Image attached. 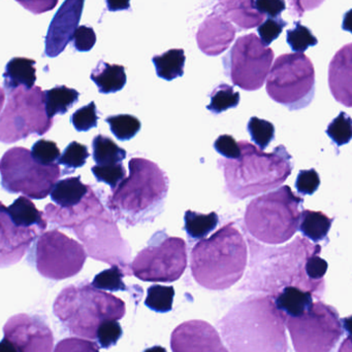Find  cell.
Instances as JSON below:
<instances>
[{
  "instance_id": "30",
  "label": "cell",
  "mask_w": 352,
  "mask_h": 352,
  "mask_svg": "<svg viewBox=\"0 0 352 352\" xmlns=\"http://www.w3.org/2000/svg\"><path fill=\"white\" fill-rule=\"evenodd\" d=\"M185 61V52L182 49L169 50L152 58L158 78L169 82L183 76Z\"/></svg>"
},
{
  "instance_id": "5",
  "label": "cell",
  "mask_w": 352,
  "mask_h": 352,
  "mask_svg": "<svg viewBox=\"0 0 352 352\" xmlns=\"http://www.w3.org/2000/svg\"><path fill=\"white\" fill-rule=\"evenodd\" d=\"M238 146L241 150L238 160L217 161L231 202L276 190L293 173V157L284 146H276L270 154L244 140Z\"/></svg>"
},
{
  "instance_id": "55",
  "label": "cell",
  "mask_w": 352,
  "mask_h": 352,
  "mask_svg": "<svg viewBox=\"0 0 352 352\" xmlns=\"http://www.w3.org/2000/svg\"><path fill=\"white\" fill-rule=\"evenodd\" d=\"M0 352H18L16 346L6 338L0 341Z\"/></svg>"
},
{
  "instance_id": "51",
  "label": "cell",
  "mask_w": 352,
  "mask_h": 352,
  "mask_svg": "<svg viewBox=\"0 0 352 352\" xmlns=\"http://www.w3.org/2000/svg\"><path fill=\"white\" fill-rule=\"evenodd\" d=\"M254 6L260 14L270 18L280 16L287 8L285 0H254Z\"/></svg>"
},
{
  "instance_id": "12",
  "label": "cell",
  "mask_w": 352,
  "mask_h": 352,
  "mask_svg": "<svg viewBox=\"0 0 352 352\" xmlns=\"http://www.w3.org/2000/svg\"><path fill=\"white\" fill-rule=\"evenodd\" d=\"M283 316L296 352H332L344 333L338 311L324 302L299 318Z\"/></svg>"
},
{
  "instance_id": "7",
  "label": "cell",
  "mask_w": 352,
  "mask_h": 352,
  "mask_svg": "<svg viewBox=\"0 0 352 352\" xmlns=\"http://www.w3.org/2000/svg\"><path fill=\"white\" fill-rule=\"evenodd\" d=\"M53 312L70 334L95 340L99 324L105 320H121L126 307L119 298L85 281L64 287L54 302Z\"/></svg>"
},
{
  "instance_id": "29",
  "label": "cell",
  "mask_w": 352,
  "mask_h": 352,
  "mask_svg": "<svg viewBox=\"0 0 352 352\" xmlns=\"http://www.w3.org/2000/svg\"><path fill=\"white\" fill-rule=\"evenodd\" d=\"M80 93L65 86H57L43 92L45 113L50 119L57 115H64L68 109L78 102Z\"/></svg>"
},
{
  "instance_id": "6",
  "label": "cell",
  "mask_w": 352,
  "mask_h": 352,
  "mask_svg": "<svg viewBox=\"0 0 352 352\" xmlns=\"http://www.w3.org/2000/svg\"><path fill=\"white\" fill-rule=\"evenodd\" d=\"M248 264V244L235 223L200 240L190 254L194 280L207 289L223 291L241 280Z\"/></svg>"
},
{
  "instance_id": "34",
  "label": "cell",
  "mask_w": 352,
  "mask_h": 352,
  "mask_svg": "<svg viewBox=\"0 0 352 352\" xmlns=\"http://www.w3.org/2000/svg\"><path fill=\"white\" fill-rule=\"evenodd\" d=\"M105 122L109 124L112 133L121 142L134 138L142 127L140 120L130 115L111 116Z\"/></svg>"
},
{
  "instance_id": "44",
  "label": "cell",
  "mask_w": 352,
  "mask_h": 352,
  "mask_svg": "<svg viewBox=\"0 0 352 352\" xmlns=\"http://www.w3.org/2000/svg\"><path fill=\"white\" fill-rule=\"evenodd\" d=\"M70 121L74 129L79 132L89 131L92 128L96 127L97 121H99L96 105L92 101L86 107L78 109L76 113H72Z\"/></svg>"
},
{
  "instance_id": "52",
  "label": "cell",
  "mask_w": 352,
  "mask_h": 352,
  "mask_svg": "<svg viewBox=\"0 0 352 352\" xmlns=\"http://www.w3.org/2000/svg\"><path fill=\"white\" fill-rule=\"evenodd\" d=\"M324 0H289V14L293 18H302L306 12L320 8Z\"/></svg>"
},
{
  "instance_id": "38",
  "label": "cell",
  "mask_w": 352,
  "mask_h": 352,
  "mask_svg": "<svg viewBox=\"0 0 352 352\" xmlns=\"http://www.w3.org/2000/svg\"><path fill=\"white\" fill-rule=\"evenodd\" d=\"M247 129L251 136L252 142L260 150H266L269 144L274 140V125L266 120L252 117L248 122Z\"/></svg>"
},
{
  "instance_id": "10",
  "label": "cell",
  "mask_w": 352,
  "mask_h": 352,
  "mask_svg": "<svg viewBox=\"0 0 352 352\" xmlns=\"http://www.w3.org/2000/svg\"><path fill=\"white\" fill-rule=\"evenodd\" d=\"M8 93V102L0 115V142L14 144L30 135H43L51 129L53 119L45 113L39 87L20 86Z\"/></svg>"
},
{
  "instance_id": "16",
  "label": "cell",
  "mask_w": 352,
  "mask_h": 352,
  "mask_svg": "<svg viewBox=\"0 0 352 352\" xmlns=\"http://www.w3.org/2000/svg\"><path fill=\"white\" fill-rule=\"evenodd\" d=\"M3 334L18 352H53V332L41 316L16 314L4 324Z\"/></svg>"
},
{
  "instance_id": "1",
  "label": "cell",
  "mask_w": 352,
  "mask_h": 352,
  "mask_svg": "<svg viewBox=\"0 0 352 352\" xmlns=\"http://www.w3.org/2000/svg\"><path fill=\"white\" fill-rule=\"evenodd\" d=\"M247 241L249 269L239 289L262 293L273 299L287 287H299L318 299L324 296V281H312L305 272L308 258L322 252L320 245L301 237L281 248L260 245L249 237Z\"/></svg>"
},
{
  "instance_id": "24",
  "label": "cell",
  "mask_w": 352,
  "mask_h": 352,
  "mask_svg": "<svg viewBox=\"0 0 352 352\" xmlns=\"http://www.w3.org/2000/svg\"><path fill=\"white\" fill-rule=\"evenodd\" d=\"M277 309L285 316L299 318L313 304V295L296 287H287L274 298Z\"/></svg>"
},
{
  "instance_id": "9",
  "label": "cell",
  "mask_w": 352,
  "mask_h": 352,
  "mask_svg": "<svg viewBox=\"0 0 352 352\" xmlns=\"http://www.w3.org/2000/svg\"><path fill=\"white\" fill-rule=\"evenodd\" d=\"M266 82L269 96L289 111L309 107L315 95V70L304 53L279 56L272 64Z\"/></svg>"
},
{
  "instance_id": "19",
  "label": "cell",
  "mask_w": 352,
  "mask_h": 352,
  "mask_svg": "<svg viewBox=\"0 0 352 352\" xmlns=\"http://www.w3.org/2000/svg\"><path fill=\"white\" fill-rule=\"evenodd\" d=\"M37 234L34 228L17 227L10 219L8 207L0 202V268L20 262L32 245Z\"/></svg>"
},
{
  "instance_id": "21",
  "label": "cell",
  "mask_w": 352,
  "mask_h": 352,
  "mask_svg": "<svg viewBox=\"0 0 352 352\" xmlns=\"http://www.w3.org/2000/svg\"><path fill=\"white\" fill-rule=\"evenodd\" d=\"M352 45L341 47L329 68V85L334 98L341 104L351 107Z\"/></svg>"
},
{
  "instance_id": "15",
  "label": "cell",
  "mask_w": 352,
  "mask_h": 352,
  "mask_svg": "<svg viewBox=\"0 0 352 352\" xmlns=\"http://www.w3.org/2000/svg\"><path fill=\"white\" fill-rule=\"evenodd\" d=\"M274 57V51L265 45L258 35H244L222 58L225 76L243 90H260L266 82Z\"/></svg>"
},
{
  "instance_id": "53",
  "label": "cell",
  "mask_w": 352,
  "mask_h": 352,
  "mask_svg": "<svg viewBox=\"0 0 352 352\" xmlns=\"http://www.w3.org/2000/svg\"><path fill=\"white\" fill-rule=\"evenodd\" d=\"M25 10L34 14H41L53 10L59 0H16Z\"/></svg>"
},
{
  "instance_id": "40",
  "label": "cell",
  "mask_w": 352,
  "mask_h": 352,
  "mask_svg": "<svg viewBox=\"0 0 352 352\" xmlns=\"http://www.w3.org/2000/svg\"><path fill=\"white\" fill-rule=\"evenodd\" d=\"M88 157V148L86 146L72 142L64 150L63 154L60 155L57 162L58 165H63L66 168L74 170L84 166Z\"/></svg>"
},
{
  "instance_id": "39",
  "label": "cell",
  "mask_w": 352,
  "mask_h": 352,
  "mask_svg": "<svg viewBox=\"0 0 352 352\" xmlns=\"http://www.w3.org/2000/svg\"><path fill=\"white\" fill-rule=\"evenodd\" d=\"M327 134L337 146L349 144L352 138L351 118L342 111L328 126Z\"/></svg>"
},
{
  "instance_id": "8",
  "label": "cell",
  "mask_w": 352,
  "mask_h": 352,
  "mask_svg": "<svg viewBox=\"0 0 352 352\" xmlns=\"http://www.w3.org/2000/svg\"><path fill=\"white\" fill-rule=\"evenodd\" d=\"M304 199L289 186H279L248 203L244 226L250 236L270 245L289 242L299 229Z\"/></svg>"
},
{
  "instance_id": "56",
  "label": "cell",
  "mask_w": 352,
  "mask_h": 352,
  "mask_svg": "<svg viewBox=\"0 0 352 352\" xmlns=\"http://www.w3.org/2000/svg\"><path fill=\"white\" fill-rule=\"evenodd\" d=\"M144 352H167L165 347L161 346H153L150 349H147Z\"/></svg>"
},
{
  "instance_id": "33",
  "label": "cell",
  "mask_w": 352,
  "mask_h": 352,
  "mask_svg": "<svg viewBox=\"0 0 352 352\" xmlns=\"http://www.w3.org/2000/svg\"><path fill=\"white\" fill-rule=\"evenodd\" d=\"M209 97L211 101L207 109L214 115L235 109L240 103L239 92H236L233 87L227 84L218 85Z\"/></svg>"
},
{
  "instance_id": "27",
  "label": "cell",
  "mask_w": 352,
  "mask_h": 352,
  "mask_svg": "<svg viewBox=\"0 0 352 352\" xmlns=\"http://www.w3.org/2000/svg\"><path fill=\"white\" fill-rule=\"evenodd\" d=\"M89 186L83 184L80 176L68 177L65 179L58 180L52 188L51 199L61 208H70L76 206L83 200Z\"/></svg>"
},
{
  "instance_id": "37",
  "label": "cell",
  "mask_w": 352,
  "mask_h": 352,
  "mask_svg": "<svg viewBox=\"0 0 352 352\" xmlns=\"http://www.w3.org/2000/svg\"><path fill=\"white\" fill-rule=\"evenodd\" d=\"M287 41L293 53H304L310 47L318 45V41L309 28L300 21L295 23L293 29L287 31Z\"/></svg>"
},
{
  "instance_id": "4",
  "label": "cell",
  "mask_w": 352,
  "mask_h": 352,
  "mask_svg": "<svg viewBox=\"0 0 352 352\" xmlns=\"http://www.w3.org/2000/svg\"><path fill=\"white\" fill-rule=\"evenodd\" d=\"M126 176L107 197V206L116 221L127 227L153 223L163 211L169 180L158 165L144 158H132Z\"/></svg>"
},
{
  "instance_id": "48",
  "label": "cell",
  "mask_w": 352,
  "mask_h": 352,
  "mask_svg": "<svg viewBox=\"0 0 352 352\" xmlns=\"http://www.w3.org/2000/svg\"><path fill=\"white\" fill-rule=\"evenodd\" d=\"M214 148L218 154L229 160H238L241 157L238 142L231 135H220L214 142Z\"/></svg>"
},
{
  "instance_id": "45",
  "label": "cell",
  "mask_w": 352,
  "mask_h": 352,
  "mask_svg": "<svg viewBox=\"0 0 352 352\" xmlns=\"http://www.w3.org/2000/svg\"><path fill=\"white\" fill-rule=\"evenodd\" d=\"M287 21L283 20L281 16L270 18L269 16L262 24L258 26V32L260 39L265 45L269 47L275 39L278 38L279 35L282 33L283 29L287 27Z\"/></svg>"
},
{
  "instance_id": "31",
  "label": "cell",
  "mask_w": 352,
  "mask_h": 352,
  "mask_svg": "<svg viewBox=\"0 0 352 352\" xmlns=\"http://www.w3.org/2000/svg\"><path fill=\"white\" fill-rule=\"evenodd\" d=\"M184 230L187 233L189 241H200L208 237L209 234L216 229L219 223V217L216 212L203 214L196 211L187 210L184 215Z\"/></svg>"
},
{
  "instance_id": "3",
  "label": "cell",
  "mask_w": 352,
  "mask_h": 352,
  "mask_svg": "<svg viewBox=\"0 0 352 352\" xmlns=\"http://www.w3.org/2000/svg\"><path fill=\"white\" fill-rule=\"evenodd\" d=\"M229 352H287L284 316L270 296H252L217 322Z\"/></svg>"
},
{
  "instance_id": "25",
  "label": "cell",
  "mask_w": 352,
  "mask_h": 352,
  "mask_svg": "<svg viewBox=\"0 0 352 352\" xmlns=\"http://www.w3.org/2000/svg\"><path fill=\"white\" fill-rule=\"evenodd\" d=\"M90 78L101 94H111L122 90L127 80L123 66L117 64L112 65L103 60L92 70Z\"/></svg>"
},
{
  "instance_id": "43",
  "label": "cell",
  "mask_w": 352,
  "mask_h": 352,
  "mask_svg": "<svg viewBox=\"0 0 352 352\" xmlns=\"http://www.w3.org/2000/svg\"><path fill=\"white\" fill-rule=\"evenodd\" d=\"M31 156L39 164H55L60 157V150L55 142L41 140L33 144L30 151Z\"/></svg>"
},
{
  "instance_id": "26",
  "label": "cell",
  "mask_w": 352,
  "mask_h": 352,
  "mask_svg": "<svg viewBox=\"0 0 352 352\" xmlns=\"http://www.w3.org/2000/svg\"><path fill=\"white\" fill-rule=\"evenodd\" d=\"M12 223L19 228L37 227L39 232L47 229V221L43 219V212L39 210L33 204L32 201L27 197L21 196L8 207Z\"/></svg>"
},
{
  "instance_id": "41",
  "label": "cell",
  "mask_w": 352,
  "mask_h": 352,
  "mask_svg": "<svg viewBox=\"0 0 352 352\" xmlns=\"http://www.w3.org/2000/svg\"><path fill=\"white\" fill-rule=\"evenodd\" d=\"M93 175L99 182L107 184L111 190L117 188L118 184L126 177V170L122 163L112 165H95L91 169Z\"/></svg>"
},
{
  "instance_id": "32",
  "label": "cell",
  "mask_w": 352,
  "mask_h": 352,
  "mask_svg": "<svg viewBox=\"0 0 352 352\" xmlns=\"http://www.w3.org/2000/svg\"><path fill=\"white\" fill-rule=\"evenodd\" d=\"M93 159L97 165H112L122 163L126 158V151L118 146L107 136H95L92 142Z\"/></svg>"
},
{
  "instance_id": "14",
  "label": "cell",
  "mask_w": 352,
  "mask_h": 352,
  "mask_svg": "<svg viewBox=\"0 0 352 352\" xmlns=\"http://www.w3.org/2000/svg\"><path fill=\"white\" fill-rule=\"evenodd\" d=\"M31 248L29 262L41 276L52 280L74 276L86 262L85 248L57 229L41 233L35 238Z\"/></svg>"
},
{
  "instance_id": "36",
  "label": "cell",
  "mask_w": 352,
  "mask_h": 352,
  "mask_svg": "<svg viewBox=\"0 0 352 352\" xmlns=\"http://www.w3.org/2000/svg\"><path fill=\"white\" fill-rule=\"evenodd\" d=\"M123 271L117 266H112L111 268L99 273L92 280L93 287L101 291L109 292H125L128 291L123 281Z\"/></svg>"
},
{
  "instance_id": "57",
  "label": "cell",
  "mask_w": 352,
  "mask_h": 352,
  "mask_svg": "<svg viewBox=\"0 0 352 352\" xmlns=\"http://www.w3.org/2000/svg\"><path fill=\"white\" fill-rule=\"evenodd\" d=\"M4 101H6V92L3 89L0 88V113H1L2 107H3Z\"/></svg>"
},
{
  "instance_id": "23",
  "label": "cell",
  "mask_w": 352,
  "mask_h": 352,
  "mask_svg": "<svg viewBox=\"0 0 352 352\" xmlns=\"http://www.w3.org/2000/svg\"><path fill=\"white\" fill-rule=\"evenodd\" d=\"M37 62L28 58L16 57L8 62L3 74V86L8 92L23 86L27 89L34 87L37 82Z\"/></svg>"
},
{
  "instance_id": "2",
  "label": "cell",
  "mask_w": 352,
  "mask_h": 352,
  "mask_svg": "<svg viewBox=\"0 0 352 352\" xmlns=\"http://www.w3.org/2000/svg\"><path fill=\"white\" fill-rule=\"evenodd\" d=\"M45 214L55 227L70 229L83 242L87 256L117 266L132 276V248L122 238L116 219L89 186L88 192L76 206L61 208L48 204Z\"/></svg>"
},
{
  "instance_id": "46",
  "label": "cell",
  "mask_w": 352,
  "mask_h": 352,
  "mask_svg": "<svg viewBox=\"0 0 352 352\" xmlns=\"http://www.w3.org/2000/svg\"><path fill=\"white\" fill-rule=\"evenodd\" d=\"M99 347L92 340L72 337L59 341L54 352H99Z\"/></svg>"
},
{
  "instance_id": "22",
  "label": "cell",
  "mask_w": 352,
  "mask_h": 352,
  "mask_svg": "<svg viewBox=\"0 0 352 352\" xmlns=\"http://www.w3.org/2000/svg\"><path fill=\"white\" fill-rule=\"evenodd\" d=\"M215 8L237 26V30L254 28L265 21L264 14L256 10L254 0H218Z\"/></svg>"
},
{
  "instance_id": "20",
  "label": "cell",
  "mask_w": 352,
  "mask_h": 352,
  "mask_svg": "<svg viewBox=\"0 0 352 352\" xmlns=\"http://www.w3.org/2000/svg\"><path fill=\"white\" fill-rule=\"evenodd\" d=\"M235 25L216 8L198 27L196 38L198 49L209 57H216L231 47L236 38Z\"/></svg>"
},
{
  "instance_id": "35",
  "label": "cell",
  "mask_w": 352,
  "mask_h": 352,
  "mask_svg": "<svg viewBox=\"0 0 352 352\" xmlns=\"http://www.w3.org/2000/svg\"><path fill=\"white\" fill-rule=\"evenodd\" d=\"M174 297H175V289L173 287L151 285L147 291L145 304L153 311L165 314L171 311L173 308Z\"/></svg>"
},
{
  "instance_id": "49",
  "label": "cell",
  "mask_w": 352,
  "mask_h": 352,
  "mask_svg": "<svg viewBox=\"0 0 352 352\" xmlns=\"http://www.w3.org/2000/svg\"><path fill=\"white\" fill-rule=\"evenodd\" d=\"M74 47L79 52H89L96 43V35L91 27L79 26L74 31Z\"/></svg>"
},
{
  "instance_id": "17",
  "label": "cell",
  "mask_w": 352,
  "mask_h": 352,
  "mask_svg": "<svg viewBox=\"0 0 352 352\" xmlns=\"http://www.w3.org/2000/svg\"><path fill=\"white\" fill-rule=\"evenodd\" d=\"M173 352H229L214 327L204 320L183 322L171 337Z\"/></svg>"
},
{
  "instance_id": "54",
  "label": "cell",
  "mask_w": 352,
  "mask_h": 352,
  "mask_svg": "<svg viewBox=\"0 0 352 352\" xmlns=\"http://www.w3.org/2000/svg\"><path fill=\"white\" fill-rule=\"evenodd\" d=\"M105 2L110 12H119L130 8V0H105Z\"/></svg>"
},
{
  "instance_id": "42",
  "label": "cell",
  "mask_w": 352,
  "mask_h": 352,
  "mask_svg": "<svg viewBox=\"0 0 352 352\" xmlns=\"http://www.w3.org/2000/svg\"><path fill=\"white\" fill-rule=\"evenodd\" d=\"M123 331L118 320H105L99 324L96 331L97 344L101 349H107L117 344L121 338Z\"/></svg>"
},
{
  "instance_id": "13",
  "label": "cell",
  "mask_w": 352,
  "mask_h": 352,
  "mask_svg": "<svg viewBox=\"0 0 352 352\" xmlns=\"http://www.w3.org/2000/svg\"><path fill=\"white\" fill-rule=\"evenodd\" d=\"M187 267V245L181 238L158 231L130 264L132 275L147 283H174Z\"/></svg>"
},
{
  "instance_id": "28",
  "label": "cell",
  "mask_w": 352,
  "mask_h": 352,
  "mask_svg": "<svg viewBox=\"0 0 352 352\" xmlns=\"http://www.w3.org/2000/svg\"><path fill=\"white\" fill-rule=\"evenodd\" d=\"M333 221H334V219H331L320 211L305 209L302 211L298 231L301 232L313 243L329 242V232L332 228Z\"/></svg>"
},
{
  "instance_id": "11",
  "label": "cell",
  "mask_w": 352,
  "mask_h": 352,
  "mask_svg": "<svg viewBox=\"0 0 352 352\" xmlns=\"http://www.w3.org/2000/svg\"><path fill=\"white\" fill-rule=\"evenodd\" d=\"M1 186L10 194H23L31 199H43L50 195L59 179V165H43L24 148L8 150L0 160Z\"/></svg>"
},
{
  "instance_id": "47",
  "label": "cell",
  "mask_w": 352,
  "mask_h": 352,
  "mask_svg": "<svg viewBox=\"0 0 352 352\" xmlns=\"http://www.w3.org/2000/svg\"><path fill=\"white\" fill-rule=\"evenodd\" d=\"M320 178L315 169L301 170L296 180V188L301 195H313L320 188Z\"/></svg>"
},
{
  "instance_id": "18",
  "label": "cell",
  "mask_w": 352,
  "mask_h": 352,
  "mask_svg": "<svg viewBox=\"0 0 352 352\" xmlns=\"http://www.w3.org/2000/svg\"><path fill=\"white\" fill-rule=\"evenodd\" d=\"M85 0H65L51 21L45 35V55L55 58L72 41L79 27Z\"/></svg>"
},
{
  "instance_id": "50",
  "label": "cell",
  "mask_w": 352,
  "mask_h": 352,
  "mask_svg": "<svg viewBox=\"0 0 352 352\" xmlns=\"http://www.w3.org/2000/svg\"><path fill=\"white\" fill-rule=\"evenodd\" d=\"M328 262L320 258V254H313L308 258L305 265V272L308 278L315 283H324V277L328 271Z\"/></svg>"
}]
</instances>
